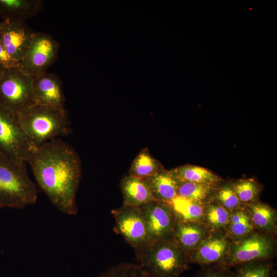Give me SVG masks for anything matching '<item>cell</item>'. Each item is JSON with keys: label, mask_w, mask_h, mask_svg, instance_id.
I'll return each instance as SVG.
<instances>
[{"label": "cell", "mask_w": 277, "mask_h": 277, "mask_svg": "<svg viewBox=\"0 0 277 277\" xmlns=\"http://www.w3.org/2000/svg\"><path fill=\"white\" fill-rule=\"evenodd\" d=\"M0 33V43L19 63L25 55L36 33L25 23L5 21Z\"/></svg>", "instance_id": "4fadbf2b"}, {"label": "cell", "mask_w": 277, "mask_h": 277, "mask_svg": "<svg viewBox=\"0 0 277 277\" xmlns=\"http://www.w3.org/2000/svg\"><path fill=\"white\" fill-rule=\"evenodd\" d=\"M232 187L241 203L252 202L259 193L258 186L251 180L239 181L233 184Z\"/></svg>", "instance_id": "4316f807"}, {"label": "cell", "mask_w": 277, "mask_h": 277, "mask_svg": "<svg viewBox=\"0 0 277 277\" xmlns=\"http://www.w3.org/2000/svg\"><path fill=\"white\" fill-rule=\"evenodd\" d=\"M248 211L254 227L266 233L275 230L276 213L271 207L259 202L253 203L249 205Z\"/></svg>", "instance_id": "44dd1931"}, {"label": "cell", "mask_w": 277, "mask_h": 277, "mask_svg": "<svg viewBox=\"0 0 277 277\" xmlns=\"http://www.w3.org/2000/svg\"><path fill=\"white\" fill-rule=\"evenodd\" d=\"M97 277H156L140 264L122 263L112 266Z\"/></svg>", "instance_id": "484cf974"}, {"label": "cell", "mask_w": 277, "mask_h": 277, "mask_svg": "<svg viewBox=\"0 0 277 277\" xmlns=\"http://www.w3.org/2000/svg\"><path fill=\"white\" fill-rule=\"evenodd\" d=\"M196 277H233L231 268L220 265L204 266Z\"/></svg>", "instance_id": "f1b7e54d"}, {"label": "cell", "mask_w": 277, "mask_h": 277, "mask_svg": "<svg viewBox=\"0 0 277 277\" xmlns=\"http://www.w3.org/2000/svg\"><path fill=\"white\" fill-rule=\"evenodd\" d=\"M164 170L160 163L147 148L142 149L133 161L129 175L144 180Z\"/></svg>", "instance_id": "d6986e66"}, {"label": "cell", "mask_w": 277, "mask_h": 277, "mask_svg": "<svg viewBox=\"0 0 277 277\" xmlns=\"http://www.w3.org/2000/svg\"><path fill=\"white\" fill-rule=\"evenodd\" d=\"M168 204L176 222H203L205 209L203 204L177 196Z\"/></svg>", "instance_id": "ac0fdd59"}, {"label": "cell", "mask_w": 277, "mask_h": 277, "mask_svg": "<svg viewBox=\"0 0 277 277\" xmlns=\"http://www.w3.org/2000/svg\"><path fill=\"white\" fill-rule=\"evenodd\" d=\"M27 164L51 203L63 213L76 214L82 169L73 147L60 138L50 141L35 148Z\"/></svg>", "instance_id": "6da1fadb"}, {"label": "cell", "mask_w": 277, "mask_h": 277, "mask_svg": "<svg viewBox=\"0 0 277 277\" xmlns=\"http://www.w3.org/2000/svg\"><path fill=\"white\" fill-rule=\"evenodd\" d=\"M275 250V241L269 234L254 232L232 240L229 250L220 265L231 268L254 261H267Z\"/></svg>", "instance_id": "5b68a950"}, {"label": "cell", "mask_w": 277, "mask_h": 277, "mask_svg": "<svg viewBox=\"0 0 277 277\" xmlns=\"http://www.w3.org/2000/svg\"><path fill=\"white\" fill-rule=\"evenodd\" d=\"M140 207L145 220L150 242L172 237L176 220L168 204L153 201Z\"/></svg>", "instance_id": "30bf717a"}, {"label": "cell", "mask_w": 277, "mask_h": 277, "mask_svg": "<svg viewBox=\"0 0 277 277\" xmlns=\"http://www.w3.org/2000/svg\"><path fill=\"white\" fill-rule=\"evenodd\" d=\"M60 46L51 35L36 32L18 67L32 77L47 72L57 59Z\"/></svg>", "instance_id": "ba28073f"}, {"label": "cell", "mask_w": 277, "mask_h": 277, "mask_svg": "<svg viewBox=\"0 0 277 277\" xmlns=\"http://www.w3.org/2000/svg\"><path fill=\"white\" fill-rule=\"evenodd\" d=\"M26 165L0 151V209H23L36 203L37 189Z\"/></svg>", "instance_id": "7a4b0ae2"}, {"label": "cell", "mask_w": 277, "mask_h": 277, "mask_svg": "<svg viewBox=\"0 0 277 277\" xmlns=\"http://www.w3.org/2000/svg\"><path fill=\"white\" fill-rule=\"evenodd\" d=\"M44 2L41 0H0L2 21L23 22L39 13Z\"/></svg>", "instance_id": "9a60e30c"}, {"label": "cell", "mask_w": 277, "mask_h": 277, "mask_svg": "<svg viewBox=\"0 0 277 277\" xmlns=\"http://www.w3.org/2000/svg\"><path fill=\"white\" fill-rule=\"evenodd\" d=\"M137 253L139 264L156 277H180L190 263L172 237L151 241Z\"/></svg>", "instance_id": "277c9868"}, {"label": "cell", "mask_w": 277, "mask_h": 277, "mask_svg": "<svg viewBox=\"0 0 277 277\" xmlns=\"http://www.w3.org/2000/svg\"><path fill=\"white\" fill-rule=\"evenodd\" d=\"M217 203L229 211L240 208L241 202L236 196L232 185L221 187L216 194Z\"/></svg>", "instance_id": "83f0119b"}, {"label": "cell", "mask_w": 277, "mask_h": 277, "mask_svg": "<svg viewBox=\"0 0 277 277\" xmlns=\"http://www.w3.org/2000/svg\"><path fill=\"white\" fill-rule=\"evenodd\" d=\"M210 232L203 223L176 222L172 238L188 254L199 247Z\"/></svg>", "instance_id": "5bb4252c"}, {"label": "cell", "mask_w": 277, "mask_h": 277, "mask_svg": "<svg viewBox=\"0 0 277 277\" xmlns=\"http://www.w3.org/2000/svg\"><path fill=\"white\" fill-rule=\"evenodd\" d=\"M179 182H188L212 185L221 179L211 171L199 166L186 165L172 170Z\"/></svg>", "instance_id": "ffe728a7"}, {"label": "cell", "mask_w": 277, "mask_h": 277, "mask_svg": "<svg viewBox=\"0 0 277 277\" xmlns=\"http://www.w3.org/2000/svg\"><path fill=\"white\" fill-rule=\"evenodd\" d=\"M18 115L24 132L35 148L71 131L65 109L34 105Z\"/></svg>", "instance_id": "3957f363"}, {"label": "cell", "mask_w": 277, "mask_h": 277, "mask_svg": "<svg viewBox=\"0 0 277 277\" xmlns=\"http://www.w3.org/2000/svg\"><path fill=\"white\" fill-rule=\"evenodd\" d=\"M232 240L223 230L210 231L199 247L188 254L190 263L202 266L220 265L229 250Z\"/></svg>", "instance_id": "8fae6325"}, {"label": "cell", "mask_w": 277, "mask_h": 277, "mask_svg": "<svg viewBox=\"0 0 277 277\" xmlns=\"http://www.w3.org/2000/svg\"><path fill=\"white\" fill-rule=\"evenodd\" d=\"M34 148L20 124L18 113L0 106V151L27 164Z\"/></svg>", "instance_id": "52a82bcc"}, {"label": "cell", "mask_w": 277, "mask_h": 277, "mask_svg": "<svg viewBox=\"0 0 277 277\" xmlns=\"http://www.w3.org/2000/svg\"><path fill=\"white\" fill-rule=\"evenodd\" d=\"M143 180L156 201L169 204L177 196L179 182L172 170L164 169Z\"/></svg>", "instance_id": "2e32d148"}, {"label": "cell", "mask_w": 277, "mask_h": 277, "mask_svg": "<svg viewBox=\"0 0 277 277\" xmlns=\"http://www.w3.org/2000/svg\"><path fill=\"white\" fill-rule=\"evenodd\" d=\"M233 277H271L272 265L267 261H254L235 267Z\"/></svg>", "instance_id": "d4e9b609"}, {"label": "cell", "mask_w": 277, "mask_h": 277, "mask_svg": "<svg viewBox=\"0 0 277 277\" xmlns=\"http://www.w3.org/2000/svg\"><path fill=\"white\" fill-rule=\"evenodd\" d=\"M254 228L248 210L239 208L231 212L226 229L229 237L235 240L251 233Z\"/></svg>", "instance_id": "7402d4cb"}, {"label": "cell", "mask_w": 277, "mask_h": 277, "mask_svg": "<svg viewBox=\"0 0 277 277\" xmlns=\"http://www.w3.org/2000/svg\"><path fill=\"white\" fill-rule=\"evenodd\" d=\"M19 62L15 60L0 43V67L4 70L18 67Z\"/></svg>", "instance_id": "f546056e"}, {"label": "cell", "mask_w": 277, "mask_h": 277, "mask_svg": "<svg viewBox=\"0 0 277 277\" xmlns=\"http://www.w3.org/2000/svg\"><path fill=\"white\" fill-rule=\"evenodd\" d=\"M5 24V21L0 22V33H1V31H2V30L3 29Z\"/></svg>", "instance_id": "4dcf8cb0"}, {"label": "cell", "mask_w": 277, "mask_h": 277, "mask_svg": "<svg viewBox=\"0 0 277 277\" xmlns=\"http://www.w3.org/2000/svg\"><path fill=\"white\" fill-rule=\"evenodd\" d=\"M32 86L35 105L65 109V97L58 75L46 72L35 76Z\"/></svg>", "instance_id": "7c38bea8"}, {"label": "cell", "mask_w": 277, "mask_h": 277, "mask_svg": "<svg viewBox=\"0 0 277 277\" xmlns=\"http://www.w3.org/2000/svg\"><path fill=\"white\" fill-rule=\"evenodd\" d=\"M124 206L140 207L156 201L143 180L127 175L121 183Z\"/></svg>", "instance_id": "e0dca14e"}, {"label": "cell", "mask_w": 277, "mask_h": 277, "mask_svg": "<svg viewBox=\"0 0 277 277\" xmlns=\"http://www.w3.org/2000/svg\"><path fill=\"white\" fill-rule=\"evenodd\" d=\"M5 70H4L3 68L0 67V78L3 76Z\"/></svg>", "instance_id": "1f68e13d"}, {"label": "cell", "mask_w": 277, "mask_h": 277, "mask_svg": "<svg viewBox=\"0 0 277 277\" xmlns=\"http://www.w3.org/2000/svg\"><path fill=\"white\" fill-rule=\"evenodd\" d=\"M213 185L193 182H179L177 196L203 204L213 190Z\"/></svg>", "instance_id": "cb8c5ba5"}, {"label": "cell", "mask_w": 277, "mask_h": 277, "mask_svg": "<svg viewBox=\"0 0 277 277\" xmlns=\"http://www.w3.org/2000/svg\"><path fill=\"white\" fill-rule=\"evenodd\" d=\"M33 79L18 67L6 70L0 78V106L18 113L35 105Z\"/></svg>", "instance_id": "8992f818"}, {"label": "cell", "mask_w": 277, "mask_h": 277, "mask_svg": "<svg viewBox=\"0 0 277 277\" xmlns=\"http://www.w3.org/2000/svg\"><path fill=\"white\" fill-rule=\"evenodd\" d=\"M231 212L216 203L205 207L203 223L210 231L222 230L228 224Z\"/></svg>", "instance_id": "603a6c76"}, {"label": "cell", "mask_w": 277, "mask_h": 277, "mask_svg": "<svg viewBox=\"0 0 277 277\" xmlns=\"http://www.w3.org/2000/svg\"><path fill=\"white\" fill-rule=\"evenodd\" d=\"M117 232L137 251L150 243L145 220L140 207L123 205L112 211Z\"/></svg>", "instance_id": "9c48e42d"}]
</instances>
